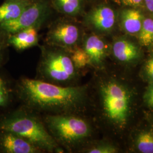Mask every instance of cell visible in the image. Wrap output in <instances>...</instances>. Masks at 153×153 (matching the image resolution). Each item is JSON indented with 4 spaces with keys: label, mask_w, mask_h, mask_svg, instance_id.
<instances>
[{
    "label": "cell",
    "mask_w": 153,
    "mask_h": 153,
    "mask_svg": "<svg viewBox=\"0 0 153 153\" xmlns=\"http://www.w3.org/2000/svg\"><path fill=\"white\" fill-rule=\"evenodd\" d=\"M14 91L16 101L40 115H83L88 102L87 85L64 87L22 76Z\"/></svg>",
    "instance_id": "1"
},
{
    "label": "cell",
    "mask_w": 153,
    "mask_h": 153,
    "mask_svg": "<svg viewBox=\"0 0 153 153\" xmlns=\"http://www.w3.org/2000/svg\"><path fill=\"white\" fill-rule=\"evenodd\" d=\"M0 130L25 138L43 153H65L50 135L41 115L21 105L0 114Z\"/></svg>",
    "instance_id": "2"
},
{
    "label": "cell",
    "mask_w": 153,
    "mask_h": 153,
    "mask_svg": "<svg viewBox=\"0 0 153 153\" xmlns=\"http://www.w3.org/2000/svg\"><path fill=\"white\" fill-rule=\"evenodd\" d=\"M41 116L50 135L65 153L81 152L93 136L91 123L81 114Z\"/></svg>",
    "instance_id": "3"
},
{
    "label": "cell",
    "mask_w": 153,
    "mask_h": 153,
    "mask_svg": "<svg viewBox=\"0 0 153 153\" xmlns=\"http://www.w3.org/2000/svg\"><path fill=\"white\" fill-rule=\"evenodd\" d=\"M35 78L61 86L80 85L81 71L74 65L69 51L43 43Z\"/></svg>",
    "instance_id": "4"
},
{
    "label": "cell",
    "mask_w": 153,
    "mask_h": 153,
    "mask_svg": "<svg viewBox=\"0 0 153 153\" xmlns=\"http://www.w3.org/2000/svg\"><path fill=\"white\" fill-rule=\"evenodd\" d=\"M97 83L96 91L103 117L112 124H126L130 103L128 91L112 79L101 77Z\"/></svg>",
    "instance_id": "5"
},
{
    "label": "cell",
    "mask_w": 153,
    "mask_h": 153,
    "mask_svg": "<svg viewBox=\"0 0 153 153\" xmlns=\"http://www.w3.org/2000/svg\"><path fill=\"white\" fill-rule=\"evenodd\" d=\"M44 43L71 51L81 45L85 35L79 19L57 14L47 26Z\"/></svg>",
    "instance_id": "6"
},
{
    "label": "cell",
    "mask_w": 153,
    "mask_h": 153,
    "mask_svg": "<svg viewBox=\"0 0 153 153\" xmlns=\"http://www.w3.org/2000/svg\"><path fill=\"white\" fill-rule=\"evenodd\" d=\"M56 14L49 0H38L28 6L16 19L1 24L0 29L7 35L33 26L41 30L47 27Z\"/></svg>",
    "instance_id": "7"
},
{
    "label": "cell",
    "mask_w": 153,
    "mask_h": 153,
    "mask_svg": "<svg viewBox=\"0 0 153 153\" xmlns=\"http://www.w3.org/2000/svg\"><path fill=\"white\" fill-rule=\"evenodd\" d=\"M81 17L84 27L91 29L92 33L101 36L109 33L116 22L114 10L103 2L93 6L88 12L85 11Z\"/></svg>",
    "instance_id": "8"
},
{
    "label": "cell",
    "mask_w": 153,
    "mask_h": 153,
    "mask_svg": "<svg viewBox=\"0 0 153 153\" xmlns=\"http://www.w3.org/2000/svg\"><path fill=\"white\" fill-rule=\"evenodd\" d=\"M81 45L89 56L91 66L98 71L104 69L108 45L103 37L94 33H85Z\"/></svg>",
    "instance_id": "9"
},
{
    "label": "cell",
    "mask_w": 153,
    "mask_h": 153,
    "mask_svg": "<svg viewBox=\"0 0 153 153\" xmlns=\"http://www.w3.org/2000/svg\"><path fill=\"white\" fill-rule=\"evenodd\" d=\"M0 153H43L27 140L10 131L0 130Z\"/></svg>",
    "instance_id": "10"
},
{
    "label": "cell",
    "mask_w": 153,
    "mask_h": 153,
    "mask_svg": "<svg viewBox=\"0 0 153 153\" xmlns=\"http://www.w3.org/2000/svg\"><path fill=\"white\" fill-rule=\"evenodd\" d=\"M40 30V28L33 26L8 35L7 42L9 47L18 52L39 47L40 45L39 31Z\"/></svg>",
    "instance_id": "11"
},
{
    "label": "cell",
    "mask_w": 153,
    "mask_h": 153,
    "mask_svg": "<svg viewBox=\"0 0 153 153\" xmlns=\"http://www.w3.org/2000/svg\"><path fill=\"white\" fill-rule=\"evenodd\" d=\"M53 10L58 14L79 19L85 13L83 0H49Z\"/></svg>",
    "instance_id": "12"
},
{
    "label": "cell",
    "mask_w": 153,
    "mask_h": 153,
    "mask_svg": "<svg viewBox=\"0 0 153 153\" xmlns=\"http://www.w3.org/2000/svg\"><path fill=\"white\" fill-rule=\"evenodd\" d=\"M14 86L15 80L4 68H0V109L9 108L16 101Z\"/></svg>",
    "instance_id": "13"
},
{
    "label": "cell",
    "mask_w": 153,
    "mask_h": 153,
    "mask_svg": "<svg viewBox=\"0 0 153 153\" xmlns=\"http://www.w3.org/2000/svg\"><path fill=\"white\" fill-rule=\"evenodd\" d=\"M112 52L117 60L130 62L140 57V51L137 46L127 40H116L112 47Z\"/></svg>",
    "instance_id": "14"
},
{
    "label": "cell",
    "mask_w": 153,
    "mask_h": 153,
    "mask_svg": "<svg viewBox=\"0 0 153 153\" xmlns=\"http://www.w3.org/2000/svg\"><path fill=\"white\" fill-rule=\"evenodd\" d=\"M31 3L26 0H4L0 5V25L17 18Z\"/></svg>",
    "instance_id": "15"
},
{
    "label": "cell",
    "mask_w": 153,
    "mask_h": 153,
    "mask_svg": "<svg viewBox=\"0 0 153 153\" xmlns=\"http://www.w3.org/2000/svg\"><path fill=\"white\" fill-rule=\"evenodd\" d=\"M143 17L142 13L135 9H128L122 13V25L126 33L137 34L142 27Z\"/></svg>",
    "instance_id": "16"
},
{
    "label": "cell",
    "mask_w": 153,
    "mask_h": 153,
    "mask_svg": "<svg viewBox=\"0 0 153 153\" xmlns=\"http://www.w3.org/2000/svg\"><path fill=\"white\" fill-rule=\"evenodd\" d=\"M70 52L72 61L79 71H82L85 68L91 66L90 58L81 45L70 51Z\"/></svg>",
    "instance_id": "17"
},
{
    "label": "cell",
    "mask_w": 153,
    "mask_h": 153,
    "mask_svg": "<svg viewBox=\"0 0 153 153\" xmlns=\"http://www.w3.org/2000/svg\"><path fill=\"white\" fill-rule=\"evenodd\" d=\"M138 39L143 46L149 47L153 44V19H143L142 27L138 33Z\"/></svg>",
    "instance_id": "18"
},
{
    "label": "cell",
    "mask_w": 153,
    "mask_h": 153,
    "mask_svg": "<svg viewBox=\"0 0 153 153\" xmlns=\"http://www.w3.org/2000/svg\"><path fill=\"white\" fill-rule=\"evenodd\" d=\"M137 147L142 153H153V133L150 131H144L137 137Z\"/></svg>",
    "instance_id": "19"
},
{
    "label": "cell",
    "mask_w": 153,
    "mask_h": 153,
    "mask_svg": "<svg viewBox=\"0 0 153 153\" xmlns=\"http://www.w3.org/2000/svg\"><path fill=\"white\" fill-rule=\"evenodd\" d=\"M81 152L87 153H115L117 151L112 144L108 142H100L87 146L83 148Z\"/></svg>",
    "instance_id": "20"
},
{
    "label": "cell",
    "mask_w": 153,
    "mask_h": 153,
    "mask_svg": "<svg viewBox=\"0 0 153 153\" xmlns=\"http://www.w3.org/2000/svg\"><path fill=\"white\" fill-rule=\"evenodd\" d=\"M8 35L0 29V68H4L9 59V48L7 42Z\"/></svg>",
    "instance_id": "21"
},
{
    "label": "cell",
    "mask_w": 153,
    "mask_h": 153,
    "mask_svg": "<svg viewBox=\"0 0 153 153\" xmlns=\"http://www.w3.org/2000/svg\"><path fill=\"white\" fill-rule=\"evenodd\" d=\"M144 98L146 104L149 107L153 108V82L148 87L145 94Z\"/></svg>",
    "instance_id": "22"
},
{
    "label": "cell",
    "mask_w": 153,
    "mask_h": 153,
    "mask_svg": "<svg viewBox=\"0 0 153 153\" xmlns=\"http://www.w3.org/2000/svg\"><path fill=\"white\" fill-rule=\"evenodd\" d=\"M145 71L148 76L153 81V58L149 60L145 65Z\"/></svg>",
    "instance_id": "23"
},
{
    "label": "cell",
    "mask_w": 153,
    "mask_h": 153,
    "mask_svg": "<svg viewBox=\"0 0 153 153\" xmlns=\"http://www.w3.org/2000/svg\"><path fill=\"white\" fill-rule=\"evenodd\" d=\"M126 5L130 6L140 5L143 0H123Z\"/></svg>",
    "instance_id": "24"
},
{
    "label": "cell",
    "mask_w": 153,
    "mask_h": 153,
    "mask_svg": "<svg viewBox=\"0 0 153 153\" xmlns=\"http://www.w3.org/2000/svg\"><path fill=\"white\" fill-rule=\"evenodd\" d=\"M145 5L148 10L153 14V0H145Z\"/></svg>",
    "instance_id": "25"
},
{
    "label": "cell",
    "mask_w": 153,
    "mask_h": 153,
    "mask_svg": "<svg viewBox=\"0 0 153 153\" xmlns=\"http://www.w3.org/2000/svg\"><path fill=\"white\" fill-rule=\"evenodd\" d=\"M84 1H85V4H86V2H88V1H95V0H83Z\"/></svg>",
    "instance_id": "26"
},
{
    "label": "cell",
    "mask_w": 153,
    "mask_h": 153,
    "mask_svg": "<svg viewBox=\"0 0 153 153\" xmlns=\"http://www.w3.org/2000/svg\"><path fill=\"white\" fill-rule=\"evenodd\" d=\"M26 1H30V2H33L36 1H38V0H26Z\"/></svg>",
    "instance_id": "27"
}]
</instances>
